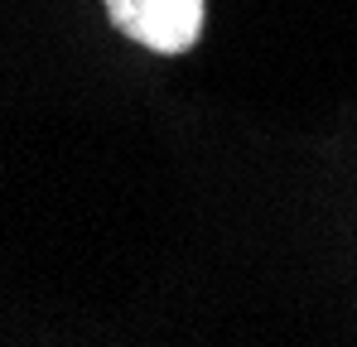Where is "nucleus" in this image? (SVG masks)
<instances>
[{
	"instance_id": "obj_1",
	"label": "nucleus",
	"mask_w": 357,
	"mask_h": 347,
	"mask_svg": "<svg viewBox=\"0 0 357 347\" xmlns=\"http://www.w3.org/2000/svg\"><path fill=\"white\" fill-rule=\"evenodd\" d=\"M112 24L150 54H188L203 34V0H102Z\"/></svg>"
}]
</instances>
